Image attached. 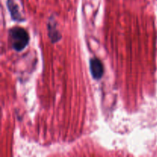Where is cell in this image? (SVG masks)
I'll use <instances>...</instances> for the list:
<instances>
[{"label":"cell","instance_id":"obj_1","mask_svg":"<svg viewBox=\"0 0 157 157\" xmlns=\"http://www.w3.org/2000/svg\"><path fill=\"white\" fill-rule=\"evenodd\" d=\"M9 41L12 48L16 52H21L29 43V35L27 31L21 27H13L9 31Z\"/></svg>","mask_w":157,"mask_h":157},{"label":"cell","instance_id":"obj_2","mask_svg":"<svg viewBox=\"0 0 157 157\" xmlns=\"http://www.w3.org/2000/svg\"><path fill=\"white\" fill-rule=\"evenodd\" d=\"M90 70L92 77L95 80H100L104 75V66L101 60L97 58L90 60Z\"/></svg>","mask_w":157,"mask_h":157},{"label":"cell","instance_id":"obj_3","mask_svg":"<svg viewBox=\"0 0 157 157\" xmlns=\"http://www.w3.org/2000/svg\"><path fill=\"white\" fill-rule=\"evenodd\" d=\"M48 36L52 43L58 42L61 38V35L59 31L57 29L56 21H55L54 17H51L49 18L48 23Z\"/></svg>","mask_w":157,"mask_h":157},{"label":"cell","instance_id":"obj_4","mask_svg":"<svg viewBox=\"0 0 157 157\" xmlns=\"http://www.w3.org/2000/svg\"><path fill=\"white\" fill-rule=\"evenodd\" d=\"M6 4H7L9 12H10L11 17H12V18L14 21H18V22L25 21V18H23L22 15L19 12L18 6H17V4L13 0H8Z\"/></svg>","mask_w":157,"mask_h":157}]
</instances>
